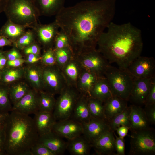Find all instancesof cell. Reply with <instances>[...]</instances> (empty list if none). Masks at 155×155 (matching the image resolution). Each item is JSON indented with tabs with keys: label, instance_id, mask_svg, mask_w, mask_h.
I'll return each instance as SVG.
<instances>
[{
	"label": "cell",
	"instance_id": "1",
	"mask_svg": "<svg viewBox=\"0 0 155 155\" xmlns=\"http://www.w3.org/2000/svg\"><path fill=\"white\" fill-rule=\"evenodd\" d=\"M116 0L86 1L64 7L56 16L61 30L68 36L73 52L95 48L115 15Z\"/></svg>",
	"mask_w": 155,
	"mask_h": 155
},
{
	"label": "cell",
	"instance_id": "2",
	"mask_svg": "<svg viewBox=\"0 0 155 155\" xmlns=\"http://www.w3.org/2000/svg\"><path fill=\"white\" fill-rule=\"evenodd\" d=\"M100 36L98 50L109 63L127 69L140 56L143 42L140 30L130 23L118 24L111 22Z\"/></svg>",
	"mask_w": 155,
	"mask_h": 155
},
{
	"label": "cell",
	"instance_id": "3",
	"mask_svg": "<svg viewBox=\"0 0 155 155\" xmlns=\"http://www.w3.org/2000/svg\"><path fill=\"white\" fill-rule=\"evenodd\" d=\"M4 128L6 155H31V149L39 136L33 118L12 111Z\"/></svg>",
	"mask_w": 155,
	"mask_h": 155
},
{
	"label": "cell",
	"instance_id": "4",
	"mask_svg": "<svg viewBox=\"0 0 155 155\" xmlns=\"http://www.w3.org/2000/svg\"><path fill=\"white\" fill-rule=\"evenodd\" d=\"M4 12L8 20L24 27L37 24L40 16L34 0H9Z\"/></svg>",
	"mask_w": 155,
	"mask_h": 155
},
{
	"label": "cell",
	"instance_id": "5",
	"mask_svg": "<svg viewBox=\"0 0 155 155\" xmlns=\"http://www.w3.org/2000/svg\"><path fill=\"white\" fill-rule=\"evenodd\" d=\"M113 96L128 100L132 88L134 78L127 69L110 65L104 73Z\"/></svg>",
	"mask_w": 155,
	"mask_h": 155
},
{
	"label": "cell",
	"instance_id": "6",
	"mask_svg": "<svg viewBox=\"0 0 155 155\" xmlns=\"http://www.w3.org/2000/svg\"><path fill=\"white\" fill-rule=\"evenodd\" d=\"M130 155L155 154V133L154 129L130 130Z\"/></svg>",
	"mask_w": 155,
	"mask_h": 155
},
{
	"label": "cell",
	"instance_id": "7",
	"mask_svg": "<svg viewBox=\"0 0 155 155\" xmlns=\"http://www.w3.org/2000/svg\"><path fill=\"white\" fill-rule=\"evenodd\" d=\"M60 94L53 113L57 121L71 118L79 98L76 92L70 89H64Z\"/></svg>",
	"mask_w": 155,
	"mask_h": 155
},
{
	"label": "cell",
	"instance_id": "8",
	"mask_svg": "<svg viewBox=\"0 0 155 155\" xmlns=\"http://www.w3.org/2000/svg\"><path fill=\"white\" fill-rule=\"evenodd\" d=\"M79 54L83 65L88 71L99 77H104V73L110 64L98 50L95 49Z\"/></svg>",
	"mask_w": 155,
	"mask_h": 155
},
{
	"label": "cell",
	"instance_id": "9",
	"mask_svg": "<svg viewBox=\"0 0 155 155\" xmlns=\"http://www.w3.org/2000/svg\"><path fill=\"white\" fill-rule=\"evenodd\" d=\"M127 69L135 78H152L155 77V61L153 58L140 55L130 64Z\"/></svg>",
	"mask_w": 155,
	"mask_h": 155
},
{
	"label": "cell",
	"instance_id": "10",
	"mask_svg": "<svg viewBox=\"0 0 155 155\" xmlns=\"http://www.w3.org/2000/svg\"><path fill=\"white\" fill-rule=\"evenodd\" d=\"M82 124V135L91 144L103 134L111 131L108 122L106 119L91 117Z\"/></svg>",
	"mask_w": 155,
	"mask_h": 155
},
{
	"label": "cell",
	"instance_id": "11",
	"mask_svg": "<svg viewBox=\"0 0 155 155\" xmlns=\"http://www.w3.org/2000/svg\"><path fill=\"white\" fill-rule=\"evenodd\" d=\"M52 131L69 140L82 135L83 127L82 123L70 118L57 121Z\"/></svg>",
	"mask_w": 155,
	"mask_h": 155
},
{
	"label": "cell",
	"instance_id": "12",
	"mask_svg": "<svg viewBox=\"0 0 155 155\" xmlns=\"http://www.w3.org/2000/svg\"><path fill=\"white\" fill-rule=\"evenodd\" d=\"M154 78L155 77L145 78H134L132 88L129 98L134 104L139 106L144 104Z\"/></svg>",
	"mask_w": 155,
	"mask_h": 155
},
{
	"label": "cell",
	"instance_id": "13",
	"mask_svg": "<svg viewBox=\"0 0 155 155\" xmlns=\"http://www.w3.org/2000/svg\"><path fill=\"white\" fill-rule=\"evenodd\" d=\"M12 111L28 115L34 114L39 111V95L37 92L29 90L13 106Z\"/></svg>",
	"mask_w": 155,
	"mask_h": 155
},
{
	"label": "cell",
	"instance_id": "14",
	"mask_svg": "<svg viewBox=\"0 0 155 155\" xmlns=\"http://www.w3.org/2000/svg\"><path fill=\"white\" fill-rule=\"evenodd\" d=\"M114 132L110 131L104 133L91 144L97 154L117 155Z\"/></svg>",
	"mask_w": 155,
	"mask_h": 155
},
{
	"label": "cell",
	"instance_id": "15",
	"mask_svg": "<svg viewBox=\"0 0 155 155\" xmlns=\"http://www.w3.org/2000/svg\"><path fill=\"white\" fill-rule=\"evenodd\" d=\"M62 137L52 131L39 136L38 142L45 146L55 155L63 154L67 149V142Z\"/></svg>",
	"mask_w": 155,
	"mask_h": 155
},
{
	"label": "cell",
	"instance_id": "16",
	"mask_svg": "<svg viewBox=\"0 0 155 155\" xmlns=\"http://www.w3.org/2000/svg\"><path fill=\"white\" fill-rule=\"evenodd\" d=\"M44 82L47 84L50 92L53 94L60 93L64 88V79L58 70L52 68L45 69L42 73Z\"/></svg>",
	"mask_w": 155,
	"mask_h": 155
},
{
	"label": "cell",
	"instance_id": "17",
	"mask_svg": "<svg viewBox=\"0 0 155 155\" xmlns=\"http://www.w3.org/2000/svg\"><path fill=\"white\" fill-rule=\"evenodd\" d=\"M34 115L33 119L39 136L52 131L57 121L53 113L39 111Z\"/></svg>",
	"mask_w": 155,
	"mask_h": 155
},
{
	"label": "cell",
	"instance_id": "18",
	"mask_svg": "<svg viewBox=\"0 0 155 155\" xmlns=\"http://www.w3.org/2000/svg\"><path fill=\"white\" fill-rule=\"evenodd\" d=\"M131 111L129 119L130 130H138L150 128L144 109L139 106L132 104L130 106Z\"/></svg>",
	"mask_w": 155,
	"mask_h": 155
},
{
	"label": "cell",
	"instance_id": "19",
	"mask_svg": "<svg viewBox=\"0 0 155 155\" xmlns=\"http://www.w3.org/2000/svg\"><path fill=\"white\" fill-rule=\"evenodd\" d=\"M40 16H56L64 7L65 0H34Z\"/></svg>",
	"mask_w": 155,
	"mask_h": 155
},
{
	"label": "cell",
	"instance_id": "20",
	"mask_svg": "<svg viewBox=\"0 0 155 155\" xmlns=\"http://www.w3.org/2000/svg\"><path fill=\"white\" fill-rule=\"evenodd\" d=\"M127 101L117 96H113L103 102L104 114L108 122L127 107Z\"/></svg>",
	"mask_w": 155,
	"mask_h": 155
},
{
	"label": "cell",
	"instance_id": "21",
	"mask_svg": "<svg viewBox=\"0 0 155 155\" xmlns=\"http://www.w3.org/2000/svg\"><path fill=\"white\" fill-rule=\"evenodd\" d=\"M113 96L108 82L105 77H100L91 90L89 96L104 102Z\"/></svg>",
	"mask_w": 155,
	"mask_h": 155
},
{
	"label": "cell",
	"instance_id": "22",
	"mask_svg": "<svg viewBox=\"0 0 155 155\" xmlns=\"http://www.w3.org/2000/svg\"><path fill=\"white\" fill-rule=\"evenodd\" d=\"M37 26V36L42 44L47 45L54 41L59 28L55 20L49 24L40 25Z\"/></svg>",
	"mask_w": 155,
	"mask_h": 155
},
{
	"label": "cell",
	"instance_id": "23",
	"mask_svg": "<svg viewBox=\"0 0 155 155\" xmlns=\"http://www.w3.org/2000/svg\"><path fill=\"white\" fill-rule=\"evenodd\" d=\"M92 147L91 144L82 135L67 142V149L73 155H87Z\"/></svg>",
	"mask_w": 155,
	"mask_h": 155
},
{
	"label": "cell",
	"instance_id": "24",
	"mask_svg": "<svg viewBox=\"0 0 155 155\" xmlns=\"http://www.w3.org/2000/svg\"><path fill=\"white\" fill-rule=\"evenodd\" d=\"M91 118L87 99L79 98L74 107L71 118L82 123L88 121Z\"/></svg>",
	"mask_w": 155,
	"mask_h": 155
},
{
	"label": "cell",
	"instance_id": "25",
	"mask_svg": "<svg viewBox=\"0 0 155 155\" xmlns=\"http://www.w3.org/2000/svg\"><path fill=\"white\" fill-rule=\"evenodd\" d=\"M24 27L8 20L1 28L0 36L9 40L20 38L24 33Z\"/></svg>",
	"mask_w": 155,
	"mask_h": 155
},
{
	"label": "cell",
	"instance_id": "26",
	"mask_svg": "<svg viewBox=\"0 0 155 155\" xmlns=\"http://www.w3.org/2000/svg\"><path fill=\"white\" fill-rule=\"evenodd\" d=\"M130 106H127L123 111L115 116L108 123L111 131L114 132L117 127L122 125L127 126L130 129Z\"/></svg>",
	"mask_w": 155,
	"mask_h": 155
},
{
	"label": "cell",
	"instance_id": "27",
	"mask_svg": "<svg viewBox=\"0 0 155 155\" xmlns=\"http://www.w3.org/2000/svg\"><path fill=\"white\" fill-rule=\"evenodd\" d=\"M87 102L91 117L107 120L104 114L103 102L90 96L87 98Z\"/></svg>",
	"mask_w": 155,
	"mask_h": 155
},
{
	"label": "cell",
	"instance_id": "28",
	"mask_svg": "<svg viewBox=\"0 0 155 155\" xmlns=\"http://www.w3.org/2000/svg\"><path fill=\"white\" fill-rule=\"evenodd\" d=\"M39 95V111L53 113L56 101L52 94L40 91Z\"/></svg>",
	"mask_w": 155,
	"mask_h": 155
},
{
	"label": "cell",
	"instance_id": "29",
	"mask_svg": "<svg viewBox=\"0 0 155 155\" xmlns=\"http://www.w3.org/2000/svg\"><path fill=\"white\" fill-rule=\"evenodd\" d=\"M100 77L89 71H85L80 77V90L89 96L91 90Z\"/></svg>",
	"mask_w": 155,
	"mask_h": 155
},
{
	"label": "cell",
	"instance_id": "30",
	"mask_svg": "<svg viewBox=\"0 0 155 155\" xmlns=\"http://www.w3.org/2000/svg\"><path fill=\"white\" fill-rule=\"evenodd\" d=\"M9 90V88L6 86H0V114L8 113L12 111Z\"/></svg>",
	"mask_w": 155,
	"mask_h": 155
},
{
	"label": "cell",
	"instance_id": "31",
	"mask_svg": "<svg viewBox=\"0 0 155 155\" xmlns=\"http://www.w3.org/2000/svg\"><path fill=\"white\" fill-rule=\"evenodd\" d=\"M29 90L27 86L24 84L20 83L12 86L9 90L10 101L14 105Z\"/></svg>",
	"mask_w": 155,
	"mask_h": 155
},
{
	"label": "cell",
	"instance_id": "32",
	"mask_svg": "<svg viewBox=\"0 0 155 155\" xmlns=\"http://www.w3.org/2000/svg\"><path fill=\"white\" fill-rule=\"evenodd\" d=\"M27 78L33 86L38 90H41L43 87L44 82L42 73L38 68L31 67L26 71Z\"/></svg>",
	"mask_w": 155,
	"mask_h": 155
},
{
	"label": "cell",
	"instance_id": "33",
	"mask_svg": "<svg viewBox=\"0 0 155 155\" xmlns=\"http://www.w3.org/2000/svg\"><path fill=\"white\" fill-rule=\"evenodd\" d=\"M56 59L61 65L66 64L71 57L73 52L70 46L56 49L54 51Z\"/></svg>",
	"mask_w": 155,
	"mask_h": 155
},
{
	"label": "cell",
	"instance_id": "34",
	"mask_svg": "<svg viewBox=\"0 0 155 155\" xmlns=\"http://www.w3.org/2000/svg\"><path fill=\"white\" fill-rule=\"evenodd\" d=\"M22 71L18 69H6L1 71L0 81L9 83L16 81L22 75Z\"/></svg>",
	"mask_w": 155,
	"mask_h": 155
},
{
	"label": "cell",
	"instance_id": "35",
	"mask_svg": "<svg viewBox=\"0 0 155 155\" xmlns=\"http://www.w3.org/2000/svg\"><path fill=\"white\" fill-rule=\"evenodd\" d=\"M55 49H58L70 46L69 38L67 35L60 30L57 34L55 39Z\"/></svg>",
	"mask_w": 155,
	"mask_h": 155
},
{
	"label": "cell",
	"instance_id": "36",
	"mask_svg": "<svg viewBox=\"0 0 155 155\" xmlns=\"http://www.w3.org/2000/svg\"><path fill=\"white\" fill-rule=\"evenodd\" d=\"M31 155H55L45 146L38 142L31 148Z\"/></svg>",
	"mask_w": 155,
	"mask_h": 155
},
{
	"label": "cell",
	"instance_id": "37",
	"mask_svg": "<svg viewBox=\"0 0 155 155\" xmlns=\"http://www.w3.org/2000/svg\"><path fill=\"white\" fill-rule=\"evenodd\" d=\"M115 140V147L117 155L125 154V143L124 138L117 136L114 132Z\"/></svg>",
	"mask_w": 155,
	"mask_h": 155
},
{
	"label": "cell",
	"instance_id": "38",
	"mask_svg": "<svg viewBox=\"0 0 155 155\" xmlns=\"http://www.w3.org/2000/svg\"><path fill=\"white\" fill-rule=\"evenodd\" d=\"M144 110L150 124H155V104L145 106Z\"/></svg>",
	"mask_w": 155,
	"mask_h": 155
},
{
	"label": "cell",
	"instance_id": "39",
	"mask_svg": "<svg viewBox=\"0 0 155 155\" xmlns=\"http://www.w3.org/2000/svg\"><path fill=\"white\" fill-rule=\"evenodd\" d=\"M42 59L43 62L48 65H53L56 60L54 51L51 49H49L44 53Z\"/></svg>",
	"mask_w": 155,
	"mask_h": 155
},
{
	"label": "cell",
	"instance_id": "40",
	"mask_svg": "<svg viewBox=\"0 0 155 155\" xmlns=\"http://www.w3.org/2000/svg\"><path fill=\"white\" fill-rule=\"evenodd\" d=\"M155 104V78L152 80V84L147 97L145 100V106Z\"/></svg>",
	"mask_w": 155,
	"mask_h": 155
},
{
	"label": "cell",
	"instance_id": "41",
	"mask_svg": "<svg viewBox=\"0 0 155 155\" xmlns=\"http://www.w3.org/2000/svg\"><path fill=\"white\" fill-rule=\"evenodd\" d=\"M65 71L67 75L71 79L75 80L77 78L78 70L76 65L73 63L68 64L66 67Z\"/></svg>",
	"mask_w": 155,
	"mask_h": 155
},
{
	"label": "cell",
	"instance_id": "42",
	"mask_svg": "<svg viewBox=\"0 0 155 155\" xmlns=\"http://www.w3.org/2000/svg\"><path fill=\"white\" fill-rule=\"evenodd\" d=\"M33 35L32 33L30 31L24 33L19 38L18 41V44L22 46H26L31 43Z\"/></svg>",
	"mask_w": 155,
	"mask_h": 155
},
{
	"label": "cell",
	"instance_id": "43",
	"mask_svg": "<svg viewBox=\"0 0 155 155\" xmlns=\"http://www.w3.org/2000/svg\"><path fill=\"white\" fill-rule=\"evenodd\" d=\"M4 127L0 129V155H6L5 149V137Z\"/></svg>",
	"mask_w": 155,
	"mask_h": 155
},
{
	"label": "cell",
	"instance_id": "44",
	"mask_svg": "<svg viewBox=\"0 0 155 155\" xmlns=\"http://www.w3.org/2000/svg\"><path fill=\"white\" fill-rule=\"evenodd\" d=\"M129 129L130 128L127 126L122 125L117 127L115 131H116L119 137L124 138L127 135Z\"/></svg>",
	"mask_w": 155,
	"mask_h": 155
},
{
	"label": "cell",
	"instance_id": "45",
	"mask_svg": "<svg viewBox=\"0 0 155 155\" xmlns=\"http://www.w3.org/2000/svg\"><path fill=\"white\" fill-rule=\"evenodd\" d=\"M40 49L37 45H33L26 48L24 50V53L26 54H38L40 53Z\"/></svg>",
	"mask_w": 155,
	"mask_h": 155
},
{
	"label": "cell",
	"instance_id": "46",
	"mask_svg": "<svg viewBox=\"0 0 155 155\" xmlns=\"http://www.w3.org/2000/svg\"><path fill=\"white\" fill-rule=\"evenodd\" d=\"M7 57L8 60L11 61L20 58L21 55L16 50H13L8 53Z\"/></svg>",
	"mask_w": 155,
	"mask_h": 155
},
{
	"label": "cell",
	"instance_id": "47",
	"mask_svg": "<svg viewBox=\"0 0 155 155\" xmlns=\"http://www.w3.org/2000/svg\"><path fill=\"white\" fill-rule=\"evenodd\" d=\"M24 62V60L20 58L13 60H8L7 63V65L10 66L16 67L21 65Z\"/></svg>",
	"mask_w": 155,
	"mask_h": 155
},
{
	"label": "cell",
	"instance_id": "48",
	"mask_svg": "<svg viewBox=\"0 0 155 155\" xmlns=\"http://www.w3.org/2000/svg\"><path fill=\"white\" fill-rule=\"evenodd\" d=\"M41 59H42V57H38L34 54H29L28 55L27 61L29 63H34Z\"/></svg>",
	"mask_w": 155,
	"mask_h": 155
},
{
	"label": "cell",
	"instance_id": "49",
	"mask_svg": "<svg viewBox=\"0 0 155 155\" xmlns=\"http://www.w3.org/2000/svg\"><path fill=\"white\" fill-rule=\"evenodd\" d=\"M9 113L0 114V129L4 127Z\"/></svg>",
	"mask_w": 155,
	"mask_h": 155
},
{
	"label": "cell",
	"instance_id": "50",
	"mask_svg": "<svg viewBox=\"0 0 155 155\" xmlns=\"http://www.w3.org/2000/svg\"><path fill=\"white\" fill-rule=\"evenodd\" d=\"M11 43L10 40L6 38L2 37L0 38V47L10 45Z\"/></svg>",
	"mask_w": 155,
	"mask_h": 155
},
{
	"label": "cell",
	"instance_id": "51",
	"mask_svg": "<svg viewBox=\"0 0 155 155\" xmlns=\"http://www.w3.org/2000/svg\"><path fill=\"white\" fill-rule=\"evenodd\" d=\"M9 0H0V14L4 11Z\"/></svg>",
	"mask_w": 155,
	"mask_h": 155
},
{
	"label": "cell",
	"instance_id": "52",
	"mask_svg": "<svg viewBox=\"0 0 155 155\" xmlns=\"http://www.w3.org/2000/svg\"><path fill=\"white\" fill-rule=\"evenodd\" d=\"M7 62V59L3 55L0 57V69H3L4 67Z\"/></svg>",
	"mask_w": 155,
	"mask_h": 155
},
{
	"label": "cell",
	"instance_id": "53",
	"mask_svg": "<svg viewBox=\"0 0 155 155\" xmlns=\"http://www.w3.org/2000/svg\"><path fill=\"white\" fill-rule=\"evenodd\" d=\"M0 82L1 80V71L0 70Z\"/></svg>",
	"mask_w": 155,
	"mask_h": 155
},
{
	"label": "cell",
	"instance_id": "54",
	"mask_svg": "<svg viewBox=\"0 0 155 155\" xmlns=\"http://www.w3.org/2000/svg\"><path fill=\"white\" fill-rule=\"evenodd\" d=\"M2 53L1 52H0V57L2 55Z\"/></svg>",
	"mask_w": 155,
	"mask_h": 155
},
{
	"label": "cell",
	"instance_id": "55",
	"mask_svg": "<svg viewBox=\"0 0 155 155\" xmlns=\"http://www.w3.org/2000/svg\"><path fill=\"white\" fill-rule=\"evenodd\" d=\"M3 36H0V38H1Z\"/></svg>",
	"mask_w": 155,
	"mask_h": 155
}]
</instances>
